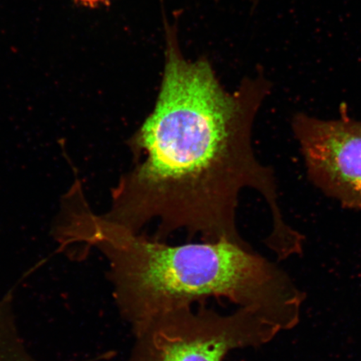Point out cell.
Masks as SVG:
<instances>
[{
	"instance_id": "obj_1",
	"label": "cell",
	"mask_w": 361,
	"mask_h": 361,
	"mask_svg": "<svg viewBox=\"0 0 361 361\" xmlns=\"http://www.w3.org/2000/svg\"><path fill=\"white\" fill-rule=\"evenodd\" d=\"M164 78L154 108L128 139L133 166L111 191L104 214L130 231L154 222L153 239L178 231L202 241L246 243L238 232L239 197L246 188L269 207L266 245L279 259L304 250L305 237L286 222L273 169L252 147V129L272 85L260 75L233 93L209 61H187L169 35Z\"/></svg>"
},
{
	"instance_id": "obj_2",
	"label": "cell",
	"mask_w": 361,
	"mask_h": 361,
	"mask_svg": "<svg viewBox=\"0 0 361 361\" xmlns=\"http://www.w3.org/2000/svg\"><path fill=\"white\" fill-rule=\"evenodd\" d=\"M80 243L97 246L110 264L116 304L133 331L156 316L207 300H228L283 329L295 327L305 293L246 243L171 245L88 212Z\"/></svg>"
},
{
	"instance_id": "obj_3",
	"label": "cell",
	"mask_w": 361,
	"mask_h": 361,
	"mask_svg": "<svg viewBox=\"0 0 361 361\" xmlns=\"http://www.w3.org/2000/svg\"><path fill=\"white\" fill-rule=\"evenodd\" d=\"M281 328L246 309L222 314L205 303L168 311L134 331L129 361H223L230 351L259 347Z\"/></svg>"
},
{
	"instance_id": "obj_4",
	"label": "cell",
	"mask_w": 361,
	"mask_h": 361,
	"mask_svg": "<svg viewBox=\"0 0 361 361\" xmlns=\"http://www.w3.org/2000/svg\"><path fill=\"white\" fill-rule=\"evenodd\" d=\"M291 128L310 182L344 209L361 213V121L297 113Z\"/></svg>"
},
{
	"instance_id": "obj_5",
	"label": "cell",
	"mask_w": 361,
	"mask_h": 361,
	"mask_svg": "<svg viewBox=\"0 0 361 361\" xmlns=\"http://www.w3.org/2000/svg\"><path fill=\"white\" fill-rule=\"evenodd\" d=\"M11 341L6 327L0 320V361H15L16 348Z\"/></svg>"
},
{
	"instance_id": "obj_6",
	"label": "cell",
	"mask_w": 361,
	"mask_h": 361,
	"mask_svg": "<svg viewBox=\"0 0 361 361\" xmlns=\"http://www.w3.org/2000/svg\"><path fill=\"white\" fill-rule=\"evenodd\" d=\"M80 1H82L85 4H90V6H94V4H96L101 1H104V0H80Z\"/></svg>"
}]
</instances>
